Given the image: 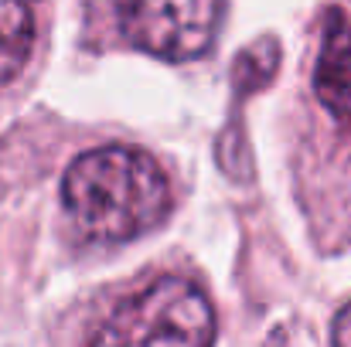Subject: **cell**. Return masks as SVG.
<instances>
[{
    "instance_id": "1",
    "label": "cell",
    "mask_w": 351,
    "mask_h": 347,
    "mask_svg": "<svg viewBox=\"0 0 351 347\" xmlns=\"http://www.w3.org/2000/svg\"><path fill=\"white\" fill-rule=\"evenodd\" d=\"M62 205L86 235L126 242L150 231L167 215L171 184L147 150L99 146L69 164Z\"/></svg>"
},
{
    "instance_id": "2",
    "label": "cell",
    "mask_w": 351,
    "mask_h": 347,
    "mask_svg": "<svg viewBox=\"0 0 351 347\" xmlns=\"http://www.w3.org/2000/svg\"><path fill=\"white\" fill-rule=\"evenodd\" d=\"M215 337V313L208 296L178 276H167L126 300L89 337L93 344H178L202 347Z\"/></svg>"
},
{
    "instance_id": "3",
    "label": "cell",
    "mask_w": 351,
    "mask_h": 347,
    "mask_svg": "<svg viewBox=\"0 0 351 347\" xmlns=\"http://www.w3.org/2000/svg\"><path fill=\"white\" fill-rule=\"evenodd\" d=\"M123 34L160 62L202 58L219 31L222 0H117Z\"/></svg>"
},
{
    "instance_id": "4",
    "label": "cell",
    "mask_w": 351,
    "mask_h": 347,
    "mask_svg": "<svg viewBox=\"0 0 351 347\" xmlns=\"http://www.w3.org/2000/svg\"><path fill=\"white\" fill-rule=\"evenodd\" d=\"M314 92L324 110L351 126V27L341 10H331L324 21V38L314 68Z\"/></svg>"
},
{
    "instance_id": "5",
    "label": "cell",
    "mask_w": 351,
    "mask_h": 347,
    "mask_svg": "<svg viewBox=\"0 0 351 347\" xmlns=\"http://www.w3.org/2000/svg\"><path fill=\"white\" fill-rule=\"evenodd\" d=\"M34 44V21L27 0H0V89L14 82Z\"/></svg>"
},
{
    "instance_id": "6",
    "label": "cell",
    "mask_w": 351,
    "mask_h": 347,
    "mask_svg": "<svg viewBox=\"0 0 351 347\" xmlns=\"http://www.w3.org/2000/svg\"><path fill=\"white\" fill-rule=\"evenodd\" d=\"M335 344H351V307L348 310H341L338 313V320H335Z\"/></svg>"
}]
</instances>
